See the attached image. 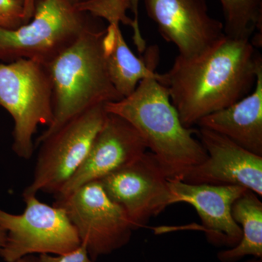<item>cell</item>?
Returning <instances> with one entry per match:
<instances>
[{"label":"cell","instance_id":"cell-1","mask_svg":"<svg viewBox=\"0 0 262 262\" xmlns=\"http://www.w3.org/2000/svg\"><path fill=\"white\" fill-rule=\"evenodd\" d=\"M261 66L251 39L225 35L201 56H177L158 80L166 88L184 126L192 128L203 117L249 94Z\"/></svg>","mask_w":262,"mask_h":262},{"label":"cell","instance_id":"cell-2","mask_svg":"<svg viewBox=\"0 0 262 262\" xmlns=\"http://www.w3.org/2000/svg\"><path fill=\"white\" fill-rule=\"evenodd\" d=\"M158 77L156 72L143 79L132 94L106 103L105 108L135 127L169 179L182 180L206 159L207 153L194 137L196 130L184 127L181 122Z\"/></svg>","mask_w":262,"mask_h":262},{"label":"cell","instance_id":"cell-3","mask_svg":"<svg viewBox=\"0 0 262 262\" xmlns=\"http://www.w3.org/2000/svg\"><path fill=\"white\" fill-rule=\"evenodd\" d=\"M106 30L93 25L45 65L53 86V118L38 138L37 145L85 110L123 98L108 75L103 48Z\"/></svg>","mask_w":262,"mask_h":262},{"label":"cell","instance_id":"cell-4","mask_svg":"<svg viewBox=\"0 0 262 262\" xmlns=\"http://www.w3.org/2000/svg\"><path fill=\"white\" fill-rule=\"evenodd\" d=\"M93 25L89 13L67 0H39L28 23L0 29V62L25 58L48 64Z\"/></svg>","mask_w":262,"mask_h":262},{"label":"cell","instance_id":"cell-5","mask_svg":"<svg viewBox=\"0 0 262 262\" xmlns=\"http://www.w3.org/2000/svg\"><path fill=\"white\" fill-rule=\"evenodd\" d=\"M0 106L14 122L13 151L30 159L38 126H49L53 118V86L46 66L25 58L0 62Z\"/></svg>","mask_w":262,"mask_h":262},{"label":"cell","instance_id":"cell-6","mask_svg":"<svg viewBox=\"0 0 262 262\" xmlns=\"http://www.w3.org/2000/svg\"><path fill=\"white\" fill-rule=\"evenodd\" d=\"M107 115L105 104L96 105L41 141L32 182L23 195L58 194L83 163Z\"/></svg>","mask_w":262,"mask_h":262},{"label":"cell","instance_id":"cell-7","mask_svg":"<svg viewBox=\"0 0 262 262\" xmlns=\"http://www.w3.org/2000/svg\"><path fill=\"white\" fill-rule=\"evenodd\" d=\"M23 198L26 207L21 214L0 208V227L7 233L0 256L5 262H15L35 253L62 254L80 246L77 230L63 208L42 203L37 194Z\"/></svg>","mask_w":262,"mask_h":262},{"label":"cell","instance_id":"cell-8","mask_svg":"<svg viewBox=\"0 0 262 262\" xmlns=\"http://www.w3.org/2000/svg\"><path fill=\"white\" fill-rule=\"evenodd\" d=\"M53 204L64 210L94 261L126 246L136 230L126 212L108 196L99 181L84 184Z\"/></svg>","mask_w":262,"mask_h":262},{"label":"cell","instance_id":"cell-9","mask_svg":"<svg viewBox=\"0 0 262 262\" xmlns=\"http://www.w3.org/2000/svg\"><path fill=\"white\" fill-rule=\"evenodd\" d=\"M99 182L108 196L126 212L136 230L171 206L169 179L150 151Z\"/></svg>","mask_w":262,"mask_h":262},{"label":"cell","instance_id":"cell-10","mask_svg":"<svg viewBox=\"0 0 262 262\" xmlns=\"http://www.w3.org/2000/svg\"><path fill=\"white\" fill-rule=\"evenodd\" d=\"M147 13L160 35L173 43L179 56H201L220 42L223 23L210 15L206 0H144Z\"/></svg>","mask_w":262,"mask_h":262},{"label":"cell","instance_id":"cell-11","mask_svg":"<svg viewBox=\"0 0 262 262\" xmlns=\"http://www.w3.org/2000/svg\"><path fill=\"white\" fill-rule=\"evenodd\" d=\"M207 153L203 163L182 181L193 184L238 186L262 196V156L253 154L228 138L209 129L196 130Z\"/></svg>","mask_w":262,"mask_h":262},{"label":"cell","instance_id":"cell-12","mask_svg":"<svg viewBox=\"0 0 262 262\" xmlns=\"http://www.w3.org/2000/svg\"><path fill=\"white\" fill-rule=\"evenodd\" d=\"M147 149L145 141L130 122L108 113L83 163L55 195L56 199L70 195L88 183L101 180L140 158Z\"/></svg>","mask_w":262,"mask_h":262},{"label":"cell","instance_id":"cell-13","mask_svg":"<svg viewBox=\"0 0 262 262\" xmlns=\"http://www.w3.org/2000/svg\"><path fill=\"white\" fill-rule=\"evenodd\" d=\"M169 187L170 205L185 203L194 207L201 221L195 229L204 232L210 244L229 248L238 244L242 231L232 217V207L246 188L189 184L178 179H169Z\"/></svg>","mask_w":262,"mask_h":262},{"label":"cell","instance_id":"cell-14","mask_svg":"<svg viewBox=\"0 0 262 262\" xmlns=\"http://www.w3.org/2000/svg\"><path fill=\"white\" fill-rule=\"evenodd\" d=\"M196 125L222 134L244 149L262 156V66L249 94L228 107L203 117Z\"/></svg>","mask_w":262,"mask_h":262},{"label":"cell","instance_id":"cell-15","mask_svg":"<svg viewBox=\"0 0 262 262\" xmlns=\"http://www.w3.org/2000/svg\"><path fill=\"white\" fill-rule=\"evenodd\" d=\"M106 67L113 85L122 98L132 94L141 80L155 75L159 63L157 46L146 48L144 56L133 53L124 39L120 24H110L103 40Z\"/></svg>","mask_w":262,"mask_h":262},{"label":"cell","instance_id":"cell-16","mask_svg":"<svg viewBox=\"0 0 262 262\" xmlns=\"http://www.w3.org/2000/svg\"><path fill=\"white\" fill-rule=\"evenodd\" d=\"M234 222L241 227L242 237L234 247L217 253L220 262H237L249 257L262 258V202L251 190L246 191L232 207Z\"/></svg>","mask_w":262,"mask_h":262},{"label":"cell","instance_id":"cell-17","mask_svg":"<svg viewBox=\"0 0 262 262\" xmlns=\"http://www.w3.org/2000/svg\"><path fill=\"white\" fill-rule=\"evenodd\" d=\"M223 10L226 36L250 39L261 46L262 0H220Z\"/></svg>","mask_w":262,"mask_h":262},{"label":"cell","instance_id":"cell-18","mask_svg":"<svg viewBox=\"0 0 262 262\" xmlns=\"http://www.w3.org/2000/svg\"><path fill=\"white\" fill-rule=\"evenodd\" d=\"M24 0H0V29L12 30L25 24Z\"/></svg>","mask_w":262,"mask_h":262},{"label":"cell","instance_id":"cell-19","mask_svg":"<svg viewBox=\"0 0 262 262\" xmlns=\"http://www.w3.org/2000/svg\"><path fill=\"white\" fill-rule=\"evenodd\" d=\"M40 262H95L90 256L85 245L81 244L73 251L59 255L39 254Z\"/></svg>","mask_w":262,"mask_h":262},{"label":"cell","instance_id":"cell-20","mask_svg":"<svg viewBox=\"0 0 262 262\" xmlns=\"http://www.w3.org/2000/svg\"><path fill=\"white\" fill-rule=\"evenodd\" d=\"M140 0H130V10L134 13V20L139 22V6Z\"/></svg>","mask_w":262,"mask_h":262},{"label":"cell","instance_id":"cell-21","mask_svg":"<svg viewBox=\"0 0 262 262\" xmlns=\"http://www.w3.org/2000/svg\"><path fill=\"white\" fill-rule=\"evenodd\" d=\"M15 262H40L39 261V256H34V255H29V256H24V257L20 258L18 261Z\"/></svg>","mask_w":262,"mask_h":262},{"label":"cell","instance_id":"cell-22","mask_svg":"<svg viewBox=\"0 0 262 262\" xmlns=\"http://www.w3.org/2000/svg\"><path fill=\"white\" fill-rule=\"evenodd\" d=\"M6 231L3 227H0V251L4 247L5 241H6Z\"/></svg>","mask_w":262,"mask_h":262},{"label":"cell","instance_id":"cell-23","mask_svg":"<svg viewBox=\"0 0 262 262\" xmlns=\"http://www.w3.org/2000/svg\"><path fill=\"white\" fill-rule=\"evenodd\" d=\"M67 1L70 2L71 4L75 5H78L80 4H82V3H85V2L90 1V0H67Z\"/></svg>","mask_w":262,"mask_h":262},{"label":"cell","instance_id":"cell-24","mask_svg":"<svg viewBox=\"0 0 262 262\" xmlns=\"http://www.w3.org/2000/svg\"><path fill=\"white\" fill-rule=\"evenodd\" d=\"M244 262H262V258L251 257L248 258V260H246V261H245Z\"/></svg>","mask_w":262,"mask_h":262}]
</instances>
